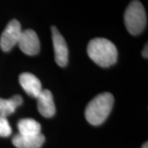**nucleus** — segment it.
<instances>
[{"label": "nucleus", "mask_w": 148, "mask_h": 148, "mask_svg": "<svg viewBox=\"0 0 148 148\" xmlns=\"http://www.w3.org/2000/svg\"><path fill=\"white\" fill-rule=\"evenodd\" d=\"M90 58L102 68H108L116 63L118 51L114 43L106 38H95L87 45Z\"/></svg>", "instance_id": "f257e3e1"}, {"label": "nucleus", "mask_w": 148, "mask_h": 148, "mask_svg": "<svg viewBox=\"0 0 148 148\" xmlns=\"http://www.w3.org/2000/svg\"><path fill=\"white\" fill-rule=\"evenodd\" d=\"M114 96L110 92H103L96 95L88 103L85 110V117L91 125H100L106 121L110 114Z\"/></svg>", "instance_id": "f03ea898"}, {"label": "nucleus", "mask_w": 148, "mask_h": 148, "mask_svg": "<svg viewBox=\"0 0 148 148\" xmlns=\"http://www.w3.org/2000/svg\"><path fill=\"white\" fill-rule=\"evenodd\" d=\"M147 14L142 3L132 0L124 12V24L127 32L132 36H138L147 26Z\"/></svg>", "instance_id": "7ed1b4c3"}, {"label": "nucleus", "mask_w": 148, "mask_h": 148, "mask_svg": "<svg viewBox=\"0 0 148 148\" xmlns=\"http://www.w3.org/2000/svg\"><path fill=\"white\" fill-rule=\"evenodd\" d=\"M21 27L20 22L12 19L6 26L0 37V47L4 52L10 51L12 48L17 45L21 34Z\"/></svg>", "instance_id": "20e7f679"}, {"label": "nucleus", "mask_w": 148, "mask_h": 148, "mask_svg": "<svg viewBox=\"0 0 148 148\" xmlns=\"http://www.w3.org/2000/svg\"><path fill=\"white\" fill-rule=\"evenodd\" d=\"M51 32L55 61L58 66L65 67L69 61V49L67 43L56 27H51Z\"/></svg>", "instance_id": "39448f33"}, {"label": "nucleus", "mask_w": 148, "mask_h": 148, "mask_svg": "<svg viewBox=\"0 0 148 148\" xmlns=\"http://www.w3.org/2000/svg\"><path fill=\"white\" fill-rule=\"evenodd\" d=\"M21 51L27 55H36L40 52V43L36 32L32 29L22 31L17 43Z\"/></svg>", "instance_id": "423d86ee"}, {"label": "nucleus", "mask_w": 148, "mask_h": 148, "mask_svg": "<svg viewBox=\"0 0 148 148\" xmlns=\"http://www.w3.org/2000/svg\"><path fill=\"white\" fill-rule=\"evenodd\" d=\"M37 99V109L40 114L45 118H51L56 112V108L51 91L42 90Z\"/></svg>", "instance_id": "0eeeda50"}, {"label": "nucleus", "mask_w": 148, "mask_h": 148, "mask_svg": "<svg viewBox=\"0 0 148 148\" xmlns=\"http://www.w3.org/2000/svg\"><path fill=\"white\" fill-rule=\"evenodd\" d=\"M19 83L29 95L37 98L42 91L40 81L30 73H23L19 76Z\"/></svg>", "instance_id": "6e6552de"}, {"label": "nucleus", "mask_w": 148, "mask_h": 148, "mask_svg": "<svg viewBox=\"0 0 148 148\" xmlns=\"http://www.w3.org/2000/svg\"><path fill=\"white\" fill-rule=\"evenodd\" d=\"M45 141V136L40 133L35 136L16 134L12 138V144L16 148H40Z\"/></svg>", "instance_id": "1a4fd4ad"}, {"label": "nucleus", "mask_w": 148, "mask_h": 148, "mask_svg": "<svg viewBox=\"0 0 148 148\" xmlns=\"http://www.w3.org/2000/svg\"><path fill=\"white\" fill-rule=\"evenodd\" d=\"M19 134L25 136H35L40 133L41 126L40 123L33 119H22L17 123Z\"/></svg>", "instance_id": "9d476101"}, {"label": "nucleus", "mask_w": 148, "mask_h": 148, "mask_svg": "<svg viewBox=\"0 0 148 148\" xmlns=\"http://www.w3.org/2000/svg\"><path fill=\"white\" fill-rule=\"evenodd\" d=\"M23 99L21 95H15L10 99H3L0 98V115L8 117L13 114L16 109L22 105Z\"/></svg>", "instance_id": "9b49d317"}, {"label": "nucleus", "mask_w": 148, "mask_h": 148, "mask_svg": "<svg viewBox=\"0 0 148 148\" xmlns=\"http://www.w3.org/2000/svg\"><path fill=\"white\" fill-rule=\"evenodd\" d=\"M12 127L7 119V117L0 115V137L6 138L10 136Z\"/></svg>", "instance_id": "f8f14e48"}, {"label": "nucleus", "mask_w": 148, "mask_h": 148, "mask_svg": "<svg viewBox=\"0 0 148 148\" xmlns=\"http://www.w3.org/2000/svg\"><path fill=\"white\" fill-rule=\"evenodd\" d=\"M147 44H146V45H145V47H144V49H143V56L144 57V58H147L148 57V54H147Z\"/></svg>", "instance_id": "ddd939ff"}, {"label": "nucleus", "mask_w": 148, "mask_h": 148, "mask_svg": "<svg viewBox=\"0 0 148 148\" xmlns=\"http://www.w3.org/2000/svg\"><path fill=\"white\" fill-rule=\"evenodd\" d=\"M142 148H148V143H147V142H146V143L143 144V147H142Z\"/></svg>", "instance_id": "4468645a"}]
</instances>
